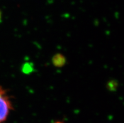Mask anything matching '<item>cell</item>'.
Masks as SVG:
<instances>
[{
	"label": "cell",
	"instance_id": "1",
	"mask_svg": "<svg viewBox=\"0 0 124 123\" xmlns=\"http://www.w3.org/2000/svg\"><path fill=\"white\" fill-rule=\"evenodd\" d=\"M12 109V104L6 90L0 86V123L8 118Z\"/></svg>",
	"mask_w": 124,
	"mask_h": 123
},
{
	"label": "cell",
	"instance_id": "2",
	"mask_svg": "<svg viewBox=\"0 0 124 123\" xmlns=\"http://www.w3.org/2000/svg\"><path fill=\"white\" fill-rule=\"evenodd\" d=\"M1 11H0V21H1Z\"/></svg>",
	"mask_w": 124,
	"mask_h": 123
},
{
	"label": "cell",
	"instance_id": "3",
	"mask_svg": "<svg viewBox=\"0 0 124 123\" xmlns=\"http://www.w3.org/2000/svg\"><path fill=\"white\" fill-rule=\"evenodd\" d=\"M61 123V122H56V123Z\"/></svg>",
	"mask_w": 124,
	"mask_h": 123
}]
</instances>
